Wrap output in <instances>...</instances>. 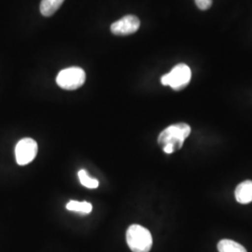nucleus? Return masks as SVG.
Returning a JSON list of instances; mask_svg holds the SVG:
<instances>
[{
  "label": "nucleus",
  "mask_w": 252,
  "mask_h": 252,
  "mask_svg": "<svg viewBox=\"0 0 252 252\" xmlns=\"http://www.w3.org/2000/svg\"><path fill=\"white\" fill-rule=\"evenodd\" d=\"M190 134V127L187 124H177L166 127L158 137V143L167 154L180 150L185 139Z\"/></svg>",
  "instance_id": "f257e3e1"
},
{
  "label": "nucleus",
  "mask_w": 252,
  "mask_h": 252,
  "mask_svg": "<svg viewBox=\"0 0 252 252\" xmlns=\"http://www.w3.org/2000/svg\"><path fill=\"white\" fill-rule=\"evenodd\" d=\"M126 242L133 252H150L153 247V236L143 226L133 224L127 229Z\"/></svg>",
  "instance_id": "f03ea898"
},
{
  "label": "nucleus",
  "mask_w": 252,
  "mask_h": 252,
  "mask_svg": "<svg viewBox=\"0 0 252 252\" xmlns=\"http://www.w3.org/2000/svg\"><path fill=\"white\" fill-rule=\"evenodd\" d=\"M191 71L185 63H179L173 67L171 71L163 75L161 82L164 86H170L173 90L184 89L190 81Z\"/></svg>",
  "instance_id": "7ed1b4c3"
},
{
  "label": "nucleus",
  "mask_w": 252,
  "mask_h": 252,
  "mask_svg": "<svg viewBox=\"0 0 252 252\" xmlns=\"http://www.w3.org/2000/svg\"><path fill=\"white\" fill-rule=\"evenodd\" d=\"M86 81L85 71L81 67H68L60 71L56 77V83L64 90L79 89Z\"/></svg>",
  "instance_id": "20e7f679"
},
{
  "label": "nucleus",
  "mask_w": 252,
  "mask_h": 252,
  "mask_svg": "<svg viewBox=\"0 0 252 252\" xmlns=\"http://www.w3.org/2000/svg\"><path fill=\"white\" fill-rule=\"evenodd\" d=\"M37 144L32 138H23L19 141L15 148L16 162L19 165H27L36 158Z\"/></svg>",
  "instance_id": "39448f33"
},
{
  "label": "nucleus",
  "mask_w": 252,
  "mask_h": 252,
  "mask_svg": "<svg viewBox=\"0 0 252 252\" xmlns=\"http://www.w3.org/2000/svg\"><path fill=\"white\" fill-rule=\"evenodd\" d=\"M140 27V21L135 15H126L113 23L110 31L115 36H128L135 33Z\"/></svg>",
  "instance_id": "423d86ee"
},
{
  "label": "nucleus",
  "mask_w": 252,
  "mask_h": 252,
  "mask_svg": "<svg viewBox=\"0 0 252 252\" xmlns=\"http://www.w3.org/2000/svg\"><path fill=\"white\" fill-rule=\"evenodd\" d=\"M235 199L240 204L252 202V180H245L240 183L234 191Z\"/></svg>",
  "instance_id": "0eeeda50"
},
{
  "label": "nucleus",
  "mask_w": 252,
  "mask_h": 252,
  "mask_svg": "<svg viewBox=\"0 0 252 252\" xmlns=\"http://www.w3.org/2000/svg\"><path fill=\"white\" fill-rule=\"evenodd\" d=\"M64 0H42L40 3V12L43 16L50 17L59 9Z\"/></svg>",
  "instance_id": "6e6552de"
},
{
  "label": "nucleus",
  "mask_w": 252,
  "mask_h": 252,
  "mask_svg": "<svg viewBox=\"0 0 252 252\" xmlns=\"http://www.w3.org/2000/svg\"><path fill=\"white\" fill-rule=\"evenodd\" d=\"M219 252H248L242 245L234 240L222 239L218 244Z\"/></svg>",
  "instance_id": "1a4fd4ad"
},
{
  "label": "nucleus",
  "mask_w": 252,
  "mask_h": 252,
  "mask_svg": "<svg viewBox=\"0 0 252 252\" xmlns=\"http://www.w3.org/2000/svg\"><path fill=\"white\" fill-rule=\"evenodd\" d=\"M66 208L69 211H73V212H78L81 214H89L93 210V206L86 201H83V202L69 201L66 205Z\"/></svg>",
  "instance_id": "9d476101"
},
{
  "label": "nucleus",
  "mask_w": 252,
  "mask_h": 252,
  "mask_svg": "<svg viewBox=\"0 0 252 252\" xmlns=\"http://www.w3.org/2000/svg\"><path fill=\"white\" fill-rule=\"evenodd\" d=\"M78 177L80 179L81 185H83L84 187H86L88 189H96L99 185L98 180L92 179L85 170H80L78 173Z\"/></svg>",
  "instance_id": "9b49d317"
},
{
  "label": "nucleus",
  "mask_w": 252,
  "mask_h": 252,
  "mask_svg": "<svg viewBox=\"0 0 252 252\" xmlns=\"http://www.w3.org/2000/svg\"><path fill=\"white\" fill-rule=\"evenodd\" d=\"M196 6L202 10L208 9L212 5V0H194Z\"/></svg>",
  "instance_id": "f8f14e48"
}]
</instances>
